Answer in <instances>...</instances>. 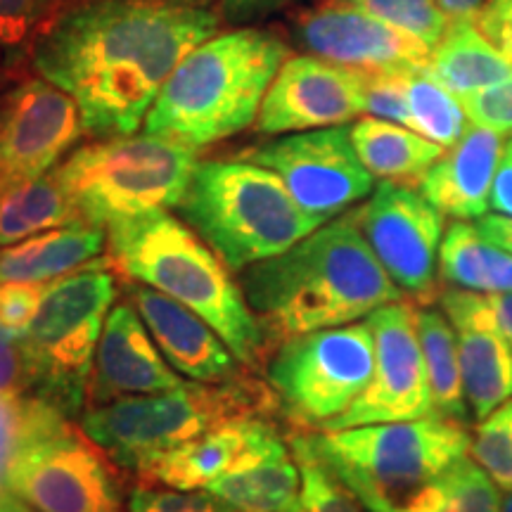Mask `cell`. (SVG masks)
I'll use <instances>...</instances> for the list:
<instances>
[{
	"label": "cell",
	"instance_id": "7c38bea8",
	"mask_svg": "<svg viewBox=\"0 0 512 512\" xmlns=\"http://www.w3.org/2000/svg\"><path fill=\"white\" fill-rule=\"evenodd\" d=\"M247 162L280 176L306 214L328 223L373 192V174L358 157L351 126L294 133L245 152Z\"/></svg>",
	"mask_w": 512,
	"mask_h": 512
},
{
	"label": "cell",
	"instance_id": "f1b7e54d",
	"mask_svg": "<svg viewBox=\"0 0 512 512\" xmlns=\"http://www.w3.org/2000/svg\"><path fill=\"white\" fill-rule=\"evenodd\" d=\"M72 223H81V219L55 169L36 181L0 192V247Z\"/></svg>",
	"mask_w": 512,
	"mask_h": 512
},
{
	"label": "cell",
	"instance_id": "d6a6232c",
	"mask_svg": "<svg viewBox=\"0 0 512 512\" xmlns=\"http://www.w3.org/2000/svg\"><path fill=\"white\" fill-rule=\"evenodd\" d=\"M290 451L302 475V503L309 512H368L354 491L320 460L309 434H292Z\"/></svg>",
	"mask_w": 512,
	"mask_h": 512
},
{
	"label": "cell",
	"instance_id": "8d00e7d4",
	"mask_svg": "<svg viewBox=\"0 0 512 512\" xmlns=\"http://www.w3.org/2000/svg\"><path fill=\"white\" fill-rule=\"evenodd\" d=\"M50 15V0H0V48L24 46Z\"/></svg>",
	"mask_w": 512,
	"mask_h": 512
},
{
	"label": "cell",
	"instance_id": "681fc988",
	"mask_svg": "<svg viewBox=\"0 0 512 512\" xmlns=\"http://www.w3.org/2000/svg\"><path fill=\"white\" fill-rule=\"evenodd\" d=\"M50 3H53V15L57 10H62V8H67V5H72V3H79V0H50ZM50 15V17H53ZM48 17V19H50Z\"/></svg>",
	"mask_w": 512,
	"mask_h": 512
},
{
	"label": "cell",
	"instance_id": "e575fe53",
	"mask_svg": "<svg viewBox=\"0 0 512 512\" xmlns=\"http://www.w3.org/2000/svg\"><path fill=\"white\" fill-rule=\"evenodd\" d=\"M470 456L498 484V489L512 491V399L496 408L489 418L477 422L472 434Z\"/></svg>",
	"mask_w": 512,
	"mask_h": 512
},
{
	"label": "cell",
	"instance_id": "b9f144b4",
	"mask_svg": "<svg viewBox=\"0 0 512 512\" xmlns=\"http://www.w3.org/2000/svg\"><path fill=\"white\" fill-rule=\"evenodd\" d=\"M472 22L486 41L512 62V0H486Z\"/></svg>",
	"mask_w": 512,
	"mask_h": 512
},
{
	"label": "cell",
	"instance_id": "30bf717a",
	"mask_svg": "<svg viewBox=\"0 0 512 512\" xmlns=\"http://www.w3.org/2000/svg\"><path fill=\"white\" fill-rule=\"evenodd\" d=\"M373 373V330L356 320L280 342L268 363V387L294 425L320 432L366 392Z\"/></svg>",
	"mask_w": 512,
	"mask_h": 512
},
{
	"label": "cell",
	"instance_id": "8992f818",
	"mask_svg": "<svg viewBox=\"0 0 512 512\" xmlns=\"http://www.w3.org/2000/svg\"><path fill=\"white\" fill-rule=\"evenodd\" d=\"M176 209L235 273L287 252L323 226L294 202L278 174L247 159L197 164Z\"/></svg>",
	"mask_w": 512,
	"mask_h": 512
},
{
	"label": "cell",
	"instance_id": "83f0119b",
	"mask_svg": "<svg viewBox=\"0 0 512 512\" xmlns=\"http://www.w3.org/2000/svg\"><path fill=\"white\" fill-rule=\"evenodd\" d=\"M418 335L430 380L434 415L456 422H472L460 373L458 339L446 313L432 306H418Z\"/></svg>",
	"mask_w": 512,
	"mask_h": 512
},
{
	"label": "cell",
	"instance_id": "4dcf8cb0",
	"mask_svg": "<svg viewBox=\"0 0 512 512\" xmlns=\"http://www.w3.org/2000/svg\"><path fill=\"white\" fill-rule=\"evenodd\" d=\"M408 512H503L498 484L472 456L460 458Z\"/></svg>",
	"mask_w": 512,
	"mask_h": 512
},
{
	"label": "cell",
	"instance_id": "74e56055",
	"mask_svg": "<svg viewBox=\"0 0 512 512\" xmlns=\"http://www.w3.org/2000/svg\"><path fill=\"white\" fill-rule=\"evenodd\" d=\"M406 74L408 72H382L366 74V112L377 119L394 121L411 128L406 100Z\"/></svg>",
	"mask_w": 512,
	"mask_h": 512
},
{
	"label": "cell",
	"instance_id": "4fadbf2b",
	"mask_svg": "<svg viewBox=\"0 0 512 512\" xmlns=\"http://www.w3.org/2000/svg\"><path fill=\"white\" fill-rule=\"evenodd\" d=\"M358 226L396 287L415 306L439 299V247L444 214L406 183L382 181L356 209Z\"/></svg>",
	"mask_w": 512,
	"mask_h": 512
},
{
	"label": "cell",
	"instance_id": "d590c367",
	"mask_svg": "<svg viewBox=\"0 0 512 512\" xmlns=\"http://www.w3.org/2000/svg\"><path fill=\"white\" fill-rule=\"evenodd\" d=\"M128 512H235L209 491H178L140 486L128 498Z\"/></svg>",
	"mask_w": 512,
	"mask_h": 512
},
{
	"label": "cell",
	"instance_id": "ffe728a7",
	"mask_svg": "<svg viewBox=\"0 0 512 512\" xmlns=\"http://www.w3.org/2000/svg\"><path fill=\"white\" fill-rule=\"evenodd\" d=\"M126 290L171 368L190 380L209 384L238 377V358L207 320L138 280H128Z\"/></svg>",
	"mask_w": 512,
	"mask_h": 512
},
{
	"label": "cell",
	"instance_id": "d6986e66",
	"mask_svg": "<svg viewBox=\"0 0 512 512\" xmlns=\"http://www.w3.org/2000/svg\"><path fill=\"white\" fill-rule=\"evenodd\" d=\"M441 311L458 339L460 373L472 420L482 422L512 399V347L486 294L451 287L439 294Z\"/></svg>",
	"mask_w": 512,
	"mask_h": 512
},
{
	"label": "cell",
	"instance_id": "c3c4849f",
	"mask_svg": "<svg viewBox=\"0 0 512 512\" xmlns=\"http://www.w3.org/2000/svg\"><path fill=\"white\" fill-rule=\"evenodd\" d=\"M0 512H36L31 505H27L22 498L10 494L8 489L0 491Z\"/></svg>",
	"mask_w": 512,
	"mask_h": 512
},
{
	"label": "cell",
	"instance_id": "7bdbcfd3",
	"mask_svg": "<svg viewBox=\"0 0 512 512\" xmlns=\"http://www.w3.org/2000/svg\"><path fill=\"white\" fill-rule=\"evenodd\" d=\"M491 209L512 219V138L503 145L494 185H491Z\"/></svg>",
	"mask_w": 512,
	"mask_h": 512
},
{
	"label": "cell",
	"instance_id": "484cf974",
	"mask_svg": "<svg viewBox=\"0 0 512 512\" xmlns=\"http://www.w3.org/2000/svg\"><path fill=\"white\" fill-rule=\"evenodd\" d=\"M209 494L235 512H287L302 501V475L290 448L216 479Z\"/></svg>",
	"mask_w": 512,
	"mask_h": 512
},
{
	"label": "cell",
	"instance_id": "6da1fadb",
	"mask_svg": "<svg viewBox=\"0 0 512 512\" xmlns=\"http://www.w3.org/2000/svg\"><path fill=\"white\" fill-rule=\"evenodd\" d=\"M200 0H79L36 31L31 60L76 100L83 133L131 136L183 57L216 36Z\"/></svg>",
	"mask_w": 512,
	"mask_h": 512
},
{
	"label": "cell",
	"instance_id": "3957f363",
	"mask_svg": "<svg viewBox=\"0 0 512 512\" xmlns=\"http://www.w3.org/2000/svg\"><path fill=\"white\" fill-rule=\"evenodd\" d=\"M290 50L261 29L216 34L183 57L145 117V131L190 147L245 131Z\"/></svg>",
	"mask_w": 512,
	"mask_h": 512
},
{
	"label": "cell",
	"instance_id": "44dd1931",
	"mask_svg": "<svg viewBox=\"0 0 512 512\" xmlns=\"http://www.w3.org/2000/svg\"><path fill=\"white\" fill-rule=\"evenodd\" d=\"M93 366L91 401L95 406L124 396L171 392L185 384L166 363L131 302L112 306Z\"/></svg>",
	"mask_w": 512,
	"mask_h": 512
},
{
	"label": "cell",
	"instance_id": "ab89813d",
	"mask_svg": "<svg viewBox=\"0 0 512 512\" xmlns=\"http://www.w3.org/2000/svg\"><path fill=\"white\" fill-rule=\"evenodd\" d=\"M472 124L486 126L501 136H512V76L463 100Z\"/></svg>",
	"mask_w": 512,
	"mask_h": 512
},
{
	"label": "cell",
	"instance_id": "7dc6e473",
	"mask_svg": "<svg viewBox=\"0 0 512 512\" xmlns=\"http://www.w3.org/2000/svg\"><path fill=\"white\" fill-rule=\"evenodd\" d=\"M451 19H475L486 0H437Z\"/></svg>",
	"mask_w": 512,
	"mask_h": 512
},
{
	"label": "cell",
	"instance_id": "60d3db41",
	"mask_svg": "<svg viewBox=\"0 0 512 512\" xmlns=\"http://www.w3.org/2000/svg\"><path fill=\"white\" fill-rule=\"evenodd\" d=\"M31 392L29 358L22 337L0 328V394Z\"/></svg>",
	"mask_w": 512,
	"mask_h": 512
},
{
	"label": "cell",
	"instance_id": "1f68e13d",
	"mask_svg": "<svg viewBox=\"0 0 512 512\" xmlns=\"http://www.w3.org/2000/svg\"><path fill=\"white\" fill-rule=\"evenodd\" d=\"M67 422V413L34 392L0 394V491L12 460L31 441Z\"/></svg>",
	"mask_w": 512,
	"mask_h": 512
},
{
	"label": "cell",
	"instance_id": "4316f807",
	"mask_svg": "<svg viewBox=\"0 0 512 512\" xmlns=\"http://www.w3.org/2000/svg\"><path fill=\"white\" fill-rule=\"evenodd\" d=\"M439 275L446 285L472 292H512V254L482 238L477 226L456 221L439 247Z\"/></svg>",
	"mask_w": 512,
	"mask_h": 512
},
{
	"label": "cell",
	"instance_id": "5b68a950",
	"mask_svg": "<svg viewBox=\"0 0 512 512\" xmlns=\"http://www.w3.org/2000/svg\"><path fill=\"white\" fill-rule=\"evenodd\" d=\"M309 444L368 512H408L448 467L470 456L472 434L463 422L427 415L313 432Z\"/></svg>",
	"mask_w": 512,
	"mask_h": 512
},
{
	"label": "cell",
	"instance_id": "f546056e",
	"mask_svg": "<svg viewBox=\"0 0 512 512\" xmlns=\"http://www.w3.org/2000/svg\"><path fill=\"white\" fill-rule=\"evenodd\" d=\"M406 100L413 131L446 150L456 145L472 124L463 100L434 79L427 67L406 74Z\"/></svg>",
	"mask_w": 512,
	"mask_h": 512
},
{
	"label": "cell",
	"instance_id": "2e32d148",
	"mask_svg": "<svg viewBox=\"0 0 512 512\" xmlns=\"http://www.w3.org/2000/svg\"><path fill=\"white\" fill-rule=\"evenodd\" d=\"M366 112V76L323 57H290L261 102L256 131L302 133L344 126Z\"/></svg>",
	"mask_w": 512,
	"mask_h": 512
},
{
	"label": "cell",
	"instance_id": "277c9868",
	"mask_svg": "<svg viewBox=\"0 0 512 512\" xmlns=\"http://www.w3.org/2000/svg\"><path fill=\"white\" fill-rule=\"evenodd\" d=\"M112 266L188 306L219 332L235 358L254 368L266 335L219 254L176 216L159 211L107 228Z\"/></svg>",
	"mask_w": 512,
	"mask_h": 512
},
{
	"label": "cell",
	"instance_id": "e0dca14e",
	"mask_svg": "<svg viewBox=\"0 0 512 512\" xmlns=\"http://www.w3.org/2000/svg\"><path fill=\"white\" fill-rule=\"evenodd\" d=\"M297 38L313 55L366 74L413 72L427 67L432 55L418 38L342 0L302 12Z\"/></svg>",
	"mask_w": 512,
	"mask_h": 512
},
{
	"label": "cell",
	"instance_id": "f5cc1de1",
	"mask_svg": "<svg viewBox=\"0 0 512 512\" xmlns=\"http://www.w3.org/2000/svg\"><path fill=\"white\" fill-rule=\"evenodd\" d=\"M5 98H8V95H3V91H0V117H3V107H5Z\"/></svg>",
	"mask_w": 512,
	"mask_h": 512
},
{
	"label": "cell",
	"instance_id": "816d5d0a",
	"mask_svg": "<svg viewBox=\"0 0 512 512\" xmlns=\"http://www.w3.org/2000/svg\"><path fill=\"white\" fill-rule=\"evenodd\" d=\"M287 512H309V510H306V508H304V503H302V501H299L297 505H292V508H290V510H287Z\"/></svg>",
	"mask_w": 512,
	"mask_h": 512
},
{
	"label": "cell",
	"instance_id": "f6af8a7d",
	"mask_svg": "<svg viewBox=\"0 0 512 512\" xmlns=\"http://www.w3.org/2000/svg\"><path fill=\"white\" fill-rule=\"evenodd\" d=\"M477 228L486 242L512 254V219H508V216H482V219H477Z\"/></svg>",
	"mask_w": 512,
	"mask_h": 512
},
{
	"label": "cell",
	"instance_id": "836d02e7",
	"mask_svg": "<svg viewBox=\"0 0 512 512\" xmlns=\"http://www.w3.org/2000/svg\"><path fill=\"white\" fill-rule=\"evenodd\" d=\"M361 8L389 27L418 38L427 48H434L444 38L451 17L437 0H342Z\"/></svg>",
	"mask_w": 512,
	"mask_h": 512
},
{
	"label": "cell",
	"instance_id": "ac0fdd59",
	"mask_svg": "<svg viewBox=\"0 0 512 512\" xmlns=\"http://www.w3.org/2000/svg\"><path fill=\"white\" fill-rule=\"evenodd\" d=\"M285 448L278 427L264 413L245 415L159 453L140 467L138 475L147 484H162L166 489L200 491L209 489L216 479Z\"/></svg>",
	"mask_w": 512,
	"mask_h": 512
},
{
	"label": "cell",
	"instance_id": "ba28073f",
	"mask_svg": "<svg viewBox=\"0 0 512 512\" xmlns=\"http://www.w3.org/2000/svg\"><path fill=\"white\" fill-rule=\"evenodd\" d=\"M278 406L273 389L242 377L219 384H183L162 394L124 396L98 403L83 415L88 434L114 463L128 470L140 467L223 422L268 413Z\"/></svg>",
	"mask_w": 512,
	"mask_h": 512
},
{
	"label": "cell",
	"instance_id": "f35d334b",
	"mask_svg": "<svg viewBox=\"0 0 512 512\" xmlns=\"http://www.w3.org/2000/svg\"><path fill=\"white\" fill-rule=\"evenodd\" d=\"M50 283H0V328L24 337Z\"/></svg>",
	"mask_w": 512,
	"mask_h": 512
},
{
	"label": "cell",
	"instance_id": "f907efd6",
	"mask_svg": "<svg viewBox=\"0 0 512 512\" xmlns=\"http://www.w3.org/2000/svg\"><path fill=\"white\" fill-rule=\"evenodd\" d=\"M503 512H512V491L503 496Z\"/></svg>",
	"mask_w": 512,
	"mask_h": 512
},
{
	"label": "cell",
	"instance_id": "9c48e42d",
	"mask_svg": "<svg viewBox=\"0 0 512 512\" xmlns=\"http://www.w3.org/2000/svg\"><path fill=\"white\" fill-rule=\"evenodd\" d=\"M110 259H95L50 280L34 323L22 337L29 358L31 392L64 413L81 408L88 394L95 351L117 299Z\"/></svg>",
	"mask_w": 512,
	"mask_h": 512
},
{
	"label": "cell",
	"instance_id": "ee69618b",
	"mask_svg": "<svg viewBox=\"0 0 512 512\" xmlns=\"http://www.w3.org/2000/svg\"><path fill=\"white\" fill-rule=\"evenodd\" d=\"M290 3H297V0H221V10L230 22H240V19H252L285 8Z\"/></svg>",
	"mask_w": 512,
	"mask_h": 512
},
{
	"label": "cell",
	"instance_id": "bcb514c9",
	"mask_svg": "<svg viewBox=\"0 0 512 512\" xmlns=\"http://www.w3.org/2000/svg\"><path fill=\"white\" fill-rule=\"evenodd\" d=\"M486 302H489L505 339H508V344L512 347V292H491L486 294Z\"/></svg>",
	"mask_w": 512,
	"mask_h": 512
},
{
	"label": "cell",
	"instance_id": "603a6c76",
	"mask_svg": "<svg viewBox=\"0 0 512 512\" xmlns=\"http://www.w3.org/2000/svg\"><path fill=\"white\" fill-rule=\"evenodd\" d=\"M107 230L72 223L46 230L0 252V283H48L100 259Z\"/></svg>",
	"mask_w": 512,
	"mask_h": 512
},
{
	"label": "cell",
	"instance_id": "9a60e30c",
	"mask_svg": "<svg viewBox=\"0 0 512 512\" xmlns=\"http://www.w3.org/2000/svg\"><path fill=\"white\" fill-rule=\"evenodd\" d=\"M81 133L72 95L43 76L19 83L0 117V192L50 174Z\"/></svg>",
	"mask_w": 512,
	"mask_h": 512
},
{
	"label": "cell",
	"instance_id": "52a82bcc",
	"mask_svg": "<svg viewBox=\"0 0 512 512\" xmlns=\"http://www.w3.org/2000/svg\"><path fill=\"white\" fill-rule=\"evenodd\" d=\"M197 164L195 147L131 133L81 147L55 174L81 223L107 230L178 207Z\"/></svg>",
	"mask_w": 512,
	"mask_h": 512
},
{
	"label": "cell",
	"instance_id": "7a4b0ae2",
	"mask_svg": "<svg viewBox=\"0 0 512 512\" xmlns=\"http://www.w3.org/2000/svg\"><path fill=\"white\" fill-rule=\"evenodd\" d=\"M240 287L273 344L356 323L406 299L370 249L356 211H344L287 252L240 271Z\"/></svg>",
	"mask_w": 512,
	"mask_h": 512
},
{
	"label": "cell",
	"instance_id": "5bb4252c",
	"mask_svg": "<svg viewBox=\"0 0 512 512\" xmlns=\"http://www.w3.org/2000/svg\"><path fill=\"white\" fill-rule=\"evenodd\" d=\"M366 323L375 337L373 380L347 411L320 432L434 415L418 335V306L411 299H399L370 313Z\"/></svg>",
	"mask_w": 512,
	"mask_h": 512
},
{
	"label": "cell",
	"instance_id": "cb8c5ba5",
	"mask_svg": "<svg viewBox=\"0 0 512 512\" xmlns=\"http://www.w3.org/2000/svg\"><path fill=\"white\" fill-rule=\"evenodd\" d=\"M427 69L460 100L512 76V62L486 41L472 19H451L444 38L432 48Z\"/></svg>",
	"mask_w": 512,
	"mask_h": 512
},
{
	"label": "cell",
	"instance_id": "d4e9b609",
	"mask_svg": "<svg viewBox=\"0 0 512 512\" xmlns=\"http://www.w3.org/2000/svg\"><path fill=\"white\" fill-rule=\"evenodd\" d=\"M351 140L370 174L394 183H418L446 152V147L432 143L413 128L377 117L351 126Z\"/></svg>",
	"mask_w": 512,
	"mask_h": 512
},
{
	"label": "cell",
	"instance_id": "7402d4cb",
	"mask_svg": "<svg viewBox=\"0 0 512 512\" xmlns=\"http://www.w3.org/2000/svg\"><path fill=\"white\" fill-rule=\"evenodd\" d=\"M503 145L498 131L470 124L465 136L425 171L418 190L444 216L456 221L482 219L491 207V185Z\"/></svg>",
	"mask_w": 512,
	"mask_h": 512
},
{
	"label": "cell",
	"instance_id": "8fae6325",
	"mask_svg": "<svg viewBox=\"0 0 512 512\" xmlns=\"http://www.w3.org/2000/svg\"><path fill=\"white\" fill-rule=\"evenodd\" d=\"M5 489L36 512H124L107 453L69 422L17 453Z\"/></svg>",
	"mask_w": 512,
	"mask_h": 512
}]
</instances>
